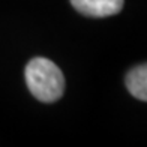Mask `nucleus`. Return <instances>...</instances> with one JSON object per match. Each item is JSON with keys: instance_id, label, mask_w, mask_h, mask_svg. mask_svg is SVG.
I'll use <instances>...</instances> for the list:
<instances>
[{"instance_id": "f257e3e1", "label": "nucleus", "mask_w": 147, "mask_h": 147, "mask_svg": "<svg viewBox=\"0 0 147 147\" xmlns=\"http://www.w3.org/2000/svg\"><path fill=\"white\" fill-rule=\"evenodd\" d=\"M26 83L38 101L53 104L63 96L65 77L59 66L45 57H35L26 66Z\"/></svg>"}, {"instance_id": "f03ea898", "label": "nucleus", "mask_w": 147, "mask_h": 147, "mask_svg": "<svg viewBox=\"0 0 147 147\" xmlns=\"http://www.w3.org/2000/svg\"><path fill=\"white\" fill-rule=\"evenodd\" d=\"M71 5L81 15L104 18L119 14L123 8V0H71Z\"/></svg>"}, {"instance_id": "7ed1b4c3", "label": "nucleus", "mask_w": 147, "mask_h": 147, "mask_svg": "<svg viewBox=\"0 0 147 147\" xmlns=\"http://www.w3.org/2000/svg\"><path fill=\"white\" fill-rule=\"evenodd\" d=\"M125 83L134 98L147 102V63L132 68L126 75Z\"/></svg>"}]
</instances>
